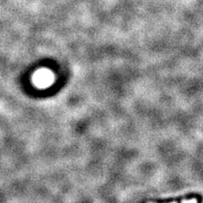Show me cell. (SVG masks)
I'll list each match as a JSON object with an SVG mask.
<instances>
[{"instance_id":"6da1fadb","label":"cell","mask_w":203,"mask_h":203,"mask_svg":"<svg viewBox=\"0 0 203 203\" xmlns=\"http://www.w3.org/2000/svg\"><path fill=\"white\" fill-rule=\"evenodd\" d=\"M190 199H195L196 201L198 203H201L203 201V197L199 194L195 193H189V194L182 195L175 197H170L167 199H153V200H150L149 201H154V202H160V203H166V202H181L183 200H190Z\"/></svg>"}]
</instances>
